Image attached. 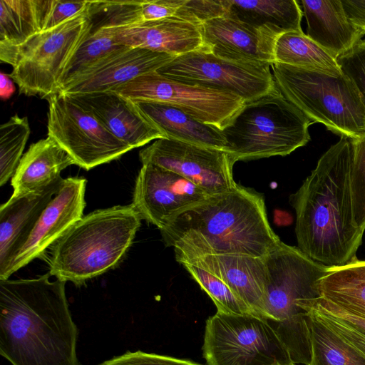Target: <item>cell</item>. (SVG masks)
Segmentation results:
<instances>
[{"label":"cell","mask_w":365,"mask_h":365,"mask_svg":"<svg viewBox=\"0 0 365 365\" xmlns=\"http://www.w3.org/2000/svg\"><path fill=\"white\" fill-rule=\"evenodd\" d=\"M0 280V354L11 365H82L66 282Z\"/></svg>","instance_id":"1"},{"label":"cell","mask_w":365,"mask_h":365,"mask_svg":"<svg viewBox=\"0 0 365 365\" xmlns=\"http://www.w3.org/2000/svg\"><path fill=\"white\" fill-rule=\"evenodd\" d=\"M351 154V140L340 137L289 197L296 212L298 248L327 267L356 259L362 242L364 232L354 219L350 187Z\"/></svg>","instance_id":"2"},{"label":"cell","mask_w":365,"mask_h":365,"mask_svg":"<svg viewBox=\"0 0 365 365\" xmlns=\"http://www.w3.org/2000/svg\"><path fill=\"white\" fill-rule=\"evenodd\" d=\"M160 231L180 264L204 255L264 257L282 242L268 222L263 195L238 184L187 208Z\"/></svg>","instance_id":"3"},{"label":"cell","mask_w":365,"mask_h":365,"mask_svg":"<svg viewBox=\"0 0 365 365\" xmlns=\"http://www.w3.org/2000/svg\"><path fill=\"white\" fill-rule=\"evenodd\" d=\"M141 220L132 204L83 216L49 248V274L80 287L113 269L131 246Z\"/></svg>","instance_id":"4"},{"label":"cell","mask_w":365,"mask_h":365,"mask_svg":"<svg viewBox=\"0 0 365 365\" xmlns=\"http://www.w3.org/2000/svg\"><path fill=\"white\" fill-rule=\"evenodd\" d=\"M282 95L312 123L351 140L365 134V107L361 94L344 73H327L279 63L272 66Z\"/></svg>","instance_id":"5"},{"label":"cell","mask_w":365,"mask_h":365,"mask_svg":"<svg viewBox=\"0 0 365 365\" xmlns=\"http://www.w3.org/2000/svg\"><path fill=\"white\" fill-rule=\"evenodd\" d=\"M312 123L276 86L269 93L245 103L222 130L225 150L236 162L285 156L310 140Z\"/></svg>","instance_id":"6"},{"label":"cell","mask_w":365,"mask_h":365,"mask_svg":"<svg viewBox=\"0 0 365 365\" xmlns=\"http://www.w3.org/2000/svg\"><path fill=\"white\" fill-rule=\"evenodd\" d=\"M92 13L78 14L0 53L1 61L13 67L9 76L18 85L20 93L47 99L57 93L68 63L92 31Z\"/></svg>","instance_id":"7"},{"label":"cell","mask_w":365,"mask_h":365,"mask_svg":"<svg viewBox=\"0 0 365 365\" xmlns=\"http://www.w3.org/2000/svg\"><path fill=\"white\" fill-rule=\"evenodd\" d=\"M203 356L207 365H282L293 362L281 334L267 319L217 312L206 321Z\"/></svg>","instance_id":"8"},{"label":"cell","mask_w":365,"mask_h":365,"mask_svg":"<svg viewBox=\"0 0 365 365\" xmlns=\"http://www.w3.org/2000/svg\"><path fill=\"white\" fill-rule=\"evenodd\" d=\"M46 100L47 135L67 152L75 165L89 170L132 150L91 110L71 96L56 93Z\"/></svg>","instance_id":"9"},{"label":"cell","mask_w":365,"mask_h":365,"mask_svg":"<svg viewBox=\"0 0 365 365\" xmlns=\"http://www.w3.org/2000/svg\"><path fill=\"white\" fill-rule=\"evenodd\" d=\"M270 66L225 59L202 48L176 56L157 73L180 83L229 93L248 103L275 88Z\"/></svg>","instance_id":"10"},{"label":"cell","mask_w":365,"mask_h":365,"mask_svg":"<svg viewBox=\"0 0 365 365\" xmlns=\"http://www.w3.org/2000/svg\"><path fill=\"white\" fill-rule=\"evenodd\" d=\"M110 91L130 101L170 105L221 130L230 124L245 103L235 95L180 83L157 72L138 76Z\"/></svg>","instance_id":"11"},{"label":"cell","mask_w":365,"mask_h":365,"mask_svg":"<svg viewBox=\"0 0 365 365\" xmlns=\"http://www.w3.org/2000/svg\"><path fill=\"white\" fill-rule=\"evenodd\" d=\"M139 158L143 165L153 164L182 176L208 195L227 192L237 185L232 172L236 160L225 149L160 138L142 149Z\"/></svg>","instance_id":"12"},{"label":"cell","mask_w":365,"mask_h":365,"mask_svg":"<svg viewBox=\"0 0 365 365\" xmlns=\"http://www.w3.org/2000/svg\"><path fill=\"white\" fill-rule=\"evenodd\" d=\"M269 276L267 287L268 319L279 323L296 322L302 310L299 299L319 297L317 282L329 267L317 262L298 247L283 242L264 257Z\"/></svg>","instance_id":"13"},{"label":"cell","mask_w":365,"mask_h":365,"mask_svg":"<svg viewBox=\"0 0 365 365\" xmlns=\"http://www.w3.org/2000/svg\"><path fill=\"white\" fill-rule=\"evenodd\" d=\"M208 196L182 176L148 163L136 178L132 205L142 220L160 230L177 215Z\"/></svg>","instance_id":"14"},{"label":"cell","mask_w":365,"mask_h":365,"mask_svg":"<svg viewBox=\"0 0 365 365\" xmlns=\"http://www.w3.org/2000/svg\"><path fill=\"white\" fill-rule=\"evenodd\" d=\"M86 182L84 178L78 177L63 180L57 193L13 260L6 279L34 259L47 258V250L51 246L83 217Z\"/></svg>","instance_id":"15"},{"label":"cell","mask_w":365,"mask_h":365,"mask_svg":"<svg viewBox=\"0 0 365 365\" xmlns=\"http://www.w3.org/2000/svg\"><path fill=\"white\" fill-rule=\"evenodd\" d=\"M103 26L125 46L175 56L205 48L201 26L178 16L148 21L114 17Z\"/></svg>","instance_id":"16"},{"label":"cell","mask_w":365,"mask_h":365,"mask_svg":"<svg viewBox=\"0 0 365 365\" xmlns=\"http://www.w3.org/2000/svg\"><path fill=\"white\" fill-rule=\"evenodd\" d=\"M175 57L165 53L123 46L61 87L57 93L76 95L110 91L138 76L157 72Z\"/></svg>","instance_id":"17"},{"label":"cell","mask_w":365,"mask_h":365,"mask_svg":"<svg viewBox=\"0 0 365 365\" xmlns=\"http://www.w3.org/2000/svg\"><path fill=\"white\" fill-rule=\"evenodd\" d=\"M205 48L216 56L237 61L274 63V46L279 36L228 14L201 25Z\"/></svg>","instance_id":"18"},{"label":"cell","mask_w":365,"mask_h":365,"mask_svg":"<svg viewBox=\"0 0 365 365\" xmlns=\"http://www.w3.org/2000/svg\"><path fill=\"white\" fill-rule=\"evenodd\" d=\"M183 263L195 265L214 274L224 282L255 316L269 320L267 309L269 276L264 257L204 255Z\"/></svg>","instance_id":"19"},{"label":"cell","mask_w":365,"mask_h":365,"mask_svg":"<svg viewBox=\"0 0 365 365\" xmlns=\"http://www.w3.org/2000/svg\"><path fill=\"white\" fill-rule=\"evenodd\" d=\"M63 178L45 189L19 196L11 195L0 207V280L27 241L42 212L57 193Z\"/></svg>","instance_id":"20"},{"label":"cell","mask_w":365,"mask_h":365,"mask_svg":"<svg viewBox=\"0 0 365 365\" xmlns=\"http://www.w3.org/2000/svg\"><path fill=\"white\" fill-rule=\"evenodd\" d=\"M91 110L120 140L132 149L165 135L146 119L132 101L114 91L67 95Z\"/></svg>","instance_id":"21"},{"label":"cell","mask_w":365,"mask_h":365,"mask_svg":"<svg viewBox=\"0 0 365 365\" xmlns=\"http://www.w3.org/2000/svg\"><path fill=\"white\" fill-rule=\"evenodd\" d=\"M306 35L334 58L348 51L365 35L348 18L341 0L301 1Z\"/></svg>","instance_id":"22"},{"label":"cell","mask_w":365,"mask_h":365,"mask_svg":"<svg viewBox=\"0 0 365 365\" xmlns=\"http://www.w3.org/2000/svg\"><path fill=\"white\" fill-rule=\"evenodd\" d=\"M71 165H75L72 158L51 137L32 143L11 178L12 195L45 189L61 179V171Z\"/></svg>","instance_id":"23"},{"label":"cell","mask_w":365,"mask_h":365,"mask_svg":"<svg viewBox=\"0 0 365 365\" xmlns=\"http://www.w3.org/2000/svg\"><path fill=\"white\" fill-rule=\"evenodd\" d=\"M132 102L166 138L219 149L226 148L227 142L220 129L198 121L179 108L160 102Z\"/></svg>","instance_id":"24"},{"label":"cell","mask_w":365,"mask_h":365,"mask_svg":"<svg viewBox=\"0 0 365 365\" xmlns=\"http://www.w3.org/2000/svg\"><path fill=\"white\" fill-rule=\"evenodd\" d=\"M227 14L258 28L269 29L277 35L302 31L303 12L295 0H225Z\"/></svg>","instance_id":"25"},{"label":"cell","mask_w":365,"mask_h":365,"mask_svg":"<svg viewBox=\"0 0 365 365\" xmlns=\"http://www.w3.org/2000/svg\"><path fill=\"white\" fill-rule=\"evenodd\" d=\"M317 291L319 297L365 317V261L329 267L317 281Z\"/></svg>","instance_id":"26"},{"label":"cell","mask_w":365,"mask_h":365,"mask_svg":"<svg viewBox=\"0 0 365 365\" xmlns=\"http://www.w3.org/2000/svg\"><path fill=\"white\" fill-rule=\"evenodd\" d=\"M274 63L304 68L334 76L343 73L336 59L302 31L279 34L274 46Z\"/></svg>","instance_id":"27"},{"label":"cell","mask_w":365,"mask_h":365,"mask_svg":"<svg viewBox=\"0 0 365 365\" xmlns=\"http://www.w3.org/2000/svg\"><path fill=\"white\" fill-rule=\"evenodd\" d=\"M301 324L308 343L309 365H365V359L335 334L302 312Z\"/></svg>","instance_id":"28"},{"label":"cell","mask_w":365,"mask_h":365,"mask_svg":"<svg viewBox=\"0 0 365 365\" xmlns=\"http://www.w3.org/2000/svg\"><path fill=\"white\" fill-rule=\"evenodd\" d=\"M41 31L36 0H0V53Z\"/></svg>","instance_id":"29"},{"label":"cell","mask_w":365,"mask_h":365,"mask_svg":"<svg viewBox=\"0 0 365 365\" xmlns=\"http://www.w3.org/2000/svg\"><path fill=\"white\" fill-rule=\"evenodd\" d=\"M123 46L115 42L103 25L92 30L68 63L59 81L57 92L61 87Z\"/></svg>","instance_id":"30"},{"label":"cell","mask_w":365,"mask_h":365,"mask_svg":"<svg viewBox=\"0 0 365 365\" xmlns=\"http://www.w3.org/2000/svg\"><path fill=\"white\" fill-rule=\"evenodd\" d=\"M31 133L26 116L10 117L0 127V185L13 177Z\"/></svg>","instance_id":"31"},{"label":"cell","mask_w":365,"mask_h":365,"mask_svg":"<svg viewBox=\"0 0 365 365\" xmlns=\"http://www.w3.org/2000/svg\"><path fill=\"white\" fill-rule=\"evenodd\" d=\"M182 265L212 299L217 312L235 314H253L249 307L232 290L214 274L188 263Z\"/></svg>","instance_id":"32"},{"label":"cell","mask_w":365,"mask_h":365,"mask_svg":"<svg viewBox=\"0 0 365 365\" xmlns=\"http://www.w3.org/2000/svg\"><path fill=\"white\" fill-rule=\"evenodd\" d=\"M297 306L308 315L327 327L344 343L365 359V333L350 323L324 310L312 298L299 299Z\"/></svg>","instance_id":"33"},{"label":"cell","mask_w":365,"mask_h":365,"mask_svg":"<svg viewBox=\"0 0 365 365\" xmlns=\"http://www.w3.org/2000/svg\"><path fill=\"white\" fill-rule=\"evenodd\" d=\"M351 140V139H350ZM352 154L350 166V187L354 219L365 231V134L351 140Z\"/></svg>","instance_id":"34"},{"label":"cell","mask_w":365,"mask_h":365,"mask_svg":"<svg viewBox=\"0 0 365 365\" xmlns=\"http://www.w3.org/2000/svg\"><path fill=\"white\" fill-rule=\"evenodd\" d=\"M96 1L38 0L41 31L53 29L68 19L93 11Z\"/></svg>","instance_id":"35"},{"label":"cell","mask_w":365,"mask_h":365,"mask_svg":"<svg viewBox=\"0 0 365 365\" xmlns=\"http://www.w3.org/2000/svg\"><path fill=\"white\" fill-rule=\"evenodd\" d=\"M186 0L125 1L128 10L115 17L135 21H155L175 16Z\"/></svg>","instance_id":"36"},{"label":"cell","mask_w":365,"mask_h":365,"mask_svg":"<svg viewBox=\"0 0 365 365\" xmlns=\"http://www.w3.org/2000/svg\"><path fill=\"white\" fill-rule=\"evenodd\" d=\"M336 61L359 90L365 107V39L360 40L351 49L339 56Z\"/></svg>","instance_id":"37"},{"label":"cell","mask_w":365,"mask_h":365,"mask_svg":"<svg viewBox=\"0 0 365 365\" xmlns=\"http://www.w3.org/2000/svg\"><path fill=\"white\" fill-rule=\"evenodd\" d=\"M227 14L225 0H186L175 16L201 26Z\"/></svg>","instance_id":"38"},{"label":"cell","mask_w":365,"mask_h":365,"mask_svg":"<svg viewBox=\"0 0 365 365\" xmlns=\"http://www.w3.org/2000/svg\"><path fill=\"white\" fill-rule=\"evenodd\" d=\"M98 365H202L190 360L147 353L142 351H127Z\"/></svg>","instance_id":"39"},{"label":"cell","mask_w":365,"mask_h":365,"mask_svg":"<svg viewBox=\"0 0 365 365\" xmlns=\"http://www.w3.org/2000/svg\"><path fill=\"white\" fill-rule=\"evenodd\" d=\"M326 312L355 326L365 333V317L349 312L321 297L312 298Z\"/></svg>","instance_id":"40"},{"label":"cell","mask_w":365,"mask_h":365,"mask_svg":"<svg viewBox=\"0 0 365 365\" xmlns=\"http://www.w3.org/2000/svg\"><path fill=\"white\" fill-rule=\"evenodd\" d=\"M345 12L350 21L365 28V0H341Z\"/></svg>","instance_id":"41"},{"label":"cell","mask_w":365,"mask_h":365,"mask_svg":"<svg viewBox=\"0 0 365 365\" xmlns=\"http://www.w3.org/2000/svg\"><path fill=\"white\" fill-rule=\"evenodd\" d=\"M15 91V86L9 75L1 72L0 73V97L6 101L11 98Z\"/></svg>","instance_id":"42"},{"label":"cell","mask_w":365,"mask_h":365,"mask_svg":"<svg viewBox=\"0 0 365 365\" xmlns=\"http://www.w3.org/2000/svg\"><path fill=\"white\" fill-rule=\"evenodd\" d=\"M282 365H295L294 362H291L289 364H282ZM307 365H309V364Z\"/></svg>","instance_id":"43"},{"label":"cell","mask_w":365,"mask_h":365,"mask_svg":"<svg viewBox=\"0 0 365 365\" xmlns=\"http://www.w3.org/2000/svg\"><path fill=\"white\" fill-rule=\"evenodd\" d=\"M363 30H364V32H365V28H364V29H363Z\"/></svg>","instance_id":"44"}]
</instances>
